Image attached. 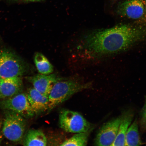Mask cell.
I'll list each match as a JSON object with an SVG mask.
<instances>
[{
    "mask_svg": "<svg viewBox=\"0 0 146 146\" xmlns=\"http://www.w3.org/2000/svg\"><path fill=\"white\" fill-rule=\"evenodd\" d=\"M146 39V27L120 24L88 33L79 48L87 57L100 58L124 52Z\"/></svg>",
    "mask_w": 146,
    "mask_h": 146,
    "instance_id": "cell-1",
    "label": "cell"
},
{
    "mask_svg": "<svg viewBox=\"0 0 146 146\" xmlns=\"http://www.w3.org/2000/svg\"><path fill=\"white\" fill-rule=\"evenodd\" d=\"M91 85L90 83H82L72 81L61 80L56 82L48 96V111L52 110L76 93L90 88Z\"/></svg>",
    "mask_w": 146,
    "mask_h": 146,
    "instance_id": "cell-2",
    "label": "cell"
},
{
    "mask_svg": "<svg viewBox=\"0 0 146 146\" xmlns=\"http://www.w3.org/2000/svg\"><path fill=\"white\" fill-rule=\"evenodd\" d=\"M27 70V65L16 54L8 50L0 51V79L21 77Z\"/></svg>",
    "mask_w": 146,
    "mask_h": 146,
    "instance_id": "cell-3",
    "label": "cell"
},
{
    "mask_svg": "<svg viewBox=\"0 0 146 146\" xmlns=\"http://www.w3.org/2000/svg\"><path fill=\"white\" fill-rule=\"evenodd\" d=\"M2 128L3 135L7 139L14 142L23 139L26 127L25 118L12 111L5 110Z\"/></svg>",
    "mask_w": 146,
    "mask_h": 146,
    "instance_id": "cell-4",
    "label": "cell"
},
{
    "mask_svg": "<svg viewBox=\"0 0 146 146\" xmlns=\"http://www.w3.org/2000/svg\"><path fill=\"white\" fill-rule=\"evenodd\" d=\"M60 127L68 133H78L90 132L92 125L79 113L67 109L60 111Z\"/></svg>",
    "mask_w": 146,
    "mask_h": 146,
    "instance_id": "cell-5",
    "label": "cell"
},
{
    "mask_svg": "<svg viewBox=\"0 0 146 146\" xmlns=\"http://www.w3.org/2000/svg\"><path fill=\"white\" fill-rule=\"evenodd\" d=\"M0 108L17 113L25 118L32 117L35 114L27 94L23 93L0 101Z\"/></svg>",
    "mask_w": 146,
    "mask_h": 146,
    "instance_id": "cell-6",
    "label": "cell"
},
{
    "mask_svg": "<svg viewBox=\"0 0 146 146\" xmlns=\"http://www.w3.org/2000/svg\"><path fill=\"white\" fill-rule=\"evenodd\" d=\"M117 13L121 17L146 23L145 5L143 0H128L120 3Z\"/></svg>",
    "mask_w": 146,
    "mask_h": 146,
    "instance_id": "cell-7",
    "label": "cell"
},
{
    "mask_svg": "<svg viewBox=\"0 0 146 146\" xmlns=\"http://www.w3.org/2000/svg\"><path fill=\"white\" fill-rule=\"evenodd\" d=\"M121 117L111 120L104 124L95 139V145L98 146H112L117 136Z\"/></svg>",
    "mask_w": 146,
    "mask_h": 146,
    "instance_id": "cell-8",
    "label": "cell"
},
{
    "mask_svg": "<svg viewBox=\"0 0 146 146\" xmlns=\"http://www.w3.org/2000/svg\"><path fill=\"white\" fill-rule=\"evenodd\" d=\"M34 88L44 95L48 96L54 84L62 78L54 74H38L29 78Z\"/></svg>",
    "mask_w": 146,
    "mask_h": 146,
    "instance_id": "cell-9",
    "label": "cell"
},
{
    "mask_svg": "<svg viewBox=\"0 0 146 146\" xmlns=\"http://www.w3.org/2000/svg\"><path fill=\"white\" fill-rule=\"evenodd\" d=\"M1 94L0 98L7 99L22 92L23 83L21 76L0 79Z\"/></svg>",
    "mask_w": 146,
    "mask_h": 146,
    "instance_id": "cell-10",
    "label": "cell"
},
{
    "mask_svg": "<svg viewBox=\"0 0 146 146\" xmlns=\"http://www.w3.org/2000/svg\"><path fill=\"white\" fill-rule=\"evenodd\" d=\"M27 98L35 114L48 110V97L44 95L33 88H29L27 94Z\"/></svg>",
    "mask_w": 146,
    "mask_h": 146,
    "instance_id": "cell-11",
    "label": "cell"
},
{
    "mask_svg": "<svg viewBox=\"0 0 146 146\" xmlns=\"http://www.w3.org/2000/svg\"><path fill=\"white\" fill-rule=\"evenodd\" d=\"M133 115L127 113L121 117L117 136L112 146H125V139L127 129L132 122Z\"/></svg>",
    "mask_w": 146,
    "mask_h": 146,
    "instance_id": "cell-12",
    "label": "cell"
},
{
    "mask_svg": "<svg viewBox=\"0 0 146 146\" xmlns=\"http://www.w3.org/2000/svg\"><path fill=\"white\" fill-rule=\"evenodd\" d=\"M47 139L44 133L41 130L32 129L29 130L23 142L24 146H46Z\"/></svg>",
    "mask_w": 146,
    "mask_h": 146,
    "instance_id": "cell-13",
    "label": "cell"
},
{
    "mask_svg": "<svg viewBox=\"0 0 146 146\" xmlns=\"http://www.w3.org/2000/svg\"><path fill=\"white\" fill-rule=\"evenodd\" d=\"M34 61L36 69L40 74L47 75L53 72V66L47 58L41 53H36L34 56Z\"/></svg>",
    "mask_w": 146,
    "mask_h": 146,
    "instance_id": "cell-14",
    "label": "cell"
},
{
    "mask_svg": "<svg viewBox=\"0 0 146 146\" xmlns=\"http://www.w3.org/2000/svg\"><path fill=\"white\" fill-rule=\"evenodd\" d=\"M142 142L139 133L137 122L135 120L127 129L125 139V146H139Z\"/></svg>",
    "mask_w": 146,
    "mask_h": 146,
    "instance_id": "cell-15",
    "label": "cell"
},
{
    "mask_svg": "<svg viewBox=\"0 0 146 146\" xmlns=\"http://www.w3.org/2000/svg\"><path fill=\"white\" fill-rule=\"evenodd\" d=\"M89 133L90 132L76 133L74 135L63 142L60 145L62 146H86L88 141Z\"/></svg>",
    "mask_w": 146,
    "mask_h": 146,
    "instance_id": "cell-16",
    "label": "cell"
},
{
    "mask_svg": "<svg viewBox=\"0 0 146 146\" xmlns=\"http://www.w3.org/2000/svg\"><path fill=\"white\" fill-rule=\"evenodd\" d=\"M141 123L144 127L146 128V98L145 105L142 112Z\"/></svg>",
    "mask_w": 146,
    "mask_h": 146,
    "instance_id": "cell-17",
    "label": "cell"
},
{
    "mask_svg": "<svg viewBox=\"0 0 146 146\" xmlns=\"http://www.w3.org/2000/svg\"><path fill=\"white\" fill-rule=\"evenodd\" d=\"M2 127V123L1 122H0V145H1L2 140V136L1 133V129Z\"/></svg>",
    "mask_w": 146,
    "mask_h": 146,
    "instance_id": "cell-18",
    "label": "cell"
},
{
    "mask_svg": "<svg viewBox=\"0 0 146 146\" xmlns=\"http://www.w3.org/2000/svg\"><path fill=\"white\" fill-rule=\"evenodd\" d=\"M144 3V5H145V14L146 16V0H143Z\"/></svg>",
    "mask_w": 146,
    "mask_h": 146,
    "instance_id": "cell-19",
    "label": "cell"
},
{
    "mask_svg": "<svg viewBox=\"0 0 146 146\" xmlns=\"http://www.w3.org/2000/svg\"><path fill=\"white\" fill-rule=\"evenodd\" d=\"M27 1L31 2H35L38 1H40V0H26Z\"/></svg>",
    "mask_w": 146,
    "mask_h": 146,
    "instance_id": "cell-20",
    "label": "cell"
},
{
    "mask_svg": "<svg viewBox=\"0 0 146 146\" xmlns=\"http://www.w3.org/2000/svg\"><path fill=\"white\" fill-rule=\"evenodd\" d=\"M1 85H0V97H1Z\"/></svg>",
    "mask_w": 146,
    "mask_h": 146,
    "instance_id": "cell-21",
    "label": "cell"
},
{
    "mask_svg": "<svg viewBox=\"0 0 146 146\" xmlns=\"http://www.w3.org/2000/svg\"><path fill=\"white\" fill-rule=\"evenodd\" d=\"M14 1H17V0H14Z\"/></svg>",
    "mask_w": 146,
    "mask_h": 146,
    "instance_id": "cell-22",
    "label": "cell"
}]
</instances>
